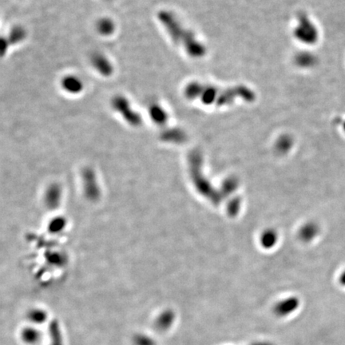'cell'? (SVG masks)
<instances>
[{
  "label": "cell",
  "mask_w": 345,
  "mask_h": 345,
  "mask_svg": "<svg viewBox=\"0 0 345 345\" xmlns=\"http://www.w3.org/2000/svg\"><path fill=\"white\" fill-rule=\"evenodd\" d=\"M149 112L153 120L159 123H163L167 119V114L164 108L157 102L150 104L149 107Z\"/></svg>",
  "instance_id": "obj_12"
},
{
  "label": "cell",
  "mask_w": 345,
  "mask_h": 345,
  "mask_svg": "<svg viewBox=\"0 0 345 345\" xmlns=\"http://www.w3.org/2000/svg\"><path fill=\"white\" fill-rule=\"evenodd\" d=\"M157 19L172 41L182 47L190 57L200 59L205 56L206 48L203 43L197 39L192 31L183 26L171 11L167 10L159 11Z\"/></svg>",
  "instance_id": "obj_2"
},
{
  "label": "cell",
  "mask_w": 345,
  "mask_h": 345,
  "mask_svg": "<svg viewBox=\"0 0 345 345\" xmlns=\"http://www.w3.org/2000/svg\"><path fill=\"white\" fill-rule=\"evenodd\" d=\"M343 128H344V129H345V122H344V125H343Z\"/></svg>",
  "instance_id": "obj_13"
},
{
  "label": "cell",
  "mask_w": 345,
  "mask_h": 345,
  "mask_svg": "<svg viewBox=\"0 0 345 345\" xmlns=\"http://www.w3.org/2000/svg\"><path fill=\"white\" fill-rule=\"evenodd\" d=\"M184 94L187 99H198L205 105L219 107L231 105L236 99L246 102H252L255 99L254 92L246 86L221 88L199 82L189 83L184 90Z\"/></svg>",
  "instance_id": "obj_1"
},
{
  "label": "cell",
  "mask_w": 345,
  "mask_h": 345,
  "mask_svg": "<svg viewBox=\"0 0 345 345\" xmlns=\"http://www.w3.org/2000/svg\"><path fill=\"white\" fill-rule=\"evenodd\" d=\"M296 29V35L298 39L305 43H314L317 39V32L312 22L306 18H301Z\"/></svg>",
  "instance_id": "obj_5"
},
{
  "label": "cell",
  "mask_w": 345,
  "mask_h": 345,
  "mask_svg": "<svg viewBox=\"0 0 345 345\" xmlns=\"http://www.w3.org/2000/svg\"><path fill=\"white\" fill-rule=\"evenodd\" d=\"M91 64L98 73L105 77L111 75L114 71V68L109 59L102 54H94L91 57Z\"/></svg>",
  "instance_id": "obj_7"
},
{
  "label": "cell",
  "mask_w": 345,
  "mask_h": 345,
  "mask_svg": "<svg viewBox=\"0 0 345 345\" xmlns=\"http://www.w3.org/2000/svg\"><path fill=\"white\" fill-rule=\"evenodd\" d=\"M61 87L68 94H75L83 91V83L78 76L67 75L62 79Z\"/></svg>",
  "instance_id": "obj_10"
},
{
  "label": "cell",
  "mask_w": 345,
  "mask_h": 345,
  "mask_svg": "<svg viewBox=\"0 0 345 345\" xmlns=\"http://www.w3.org/2000/svg\"><path fill=\"white\" fill-rule=\"evenodd\" d=\"M111 104H112L113 109H115L117 112L119 113L129 123L136 125L140 122V116L136 111H134L131 105L129 103V100L126 97L117 95L113 98Z\"/></svg>",
  "instance_id": "obj_4"
},
{
  "label": "cell",
  "mask_w": 345,
  "mask_h": 345,
  "mask_svg": "<svg viewBox=\"0 0 345 345\" xmlns=\"http://www.w3.org/2000/svg\"><path fill=\"white\" fill-rule=\"evenodd\" d=\"M96 29L100 35L109 36L115 32V22L108 18H102L97 22Z\"/></svg>",
  "instance_id": "obj_11"
},
{
  "label": "cell",
  "mask_w": 345,
  "mask_h": 345,
  "mask_svg": "<svg viewBox=\"0 0 345 345\" xmlns=\"http://www.w3.org/2000/svg\"><path fill=\"white\" fill-rule=\"evenodd\" d=\"M19 337L25 345H39L43 340V332L39 327L28 325L21 329Z\"/></svg>",
  "instance_id": "obj_6"
},
{
  "label": "cell",
  "mask_w": 345,
  "mask_h": 345,
  "mask_svg": "<svg viewBox=\"0 0 345 345\" xmlns=\"http://www.w3.org/2000/svg\"><path fill=\"white\" fill-rule=\"evenodd\" d=\"M301 301L296 296H288L277 300L273 305V315L281 321L292 320L299 314Z\"/></svg>",
  "instance_id": "obj_3"
},
{
  "label": "cell",
  "mask_w": 345,
  "mask_h": 345,
  "mask_svg": "<svg viewBox=\"0 0 345 345\" xmlns=\"http://www.w3.org/2000/svg\"><path fill=\"white\" fill-rule=\"evenodd\" d=\"M26 318L29 325L36 327L48 324L50 321L48 312L42 308H31L26 312Z\"/></svg>",
  "instance_id": "obj_8"
},
{
  "label": "cell",
  "mask_w": 345,
  "mask_h": 345,
  "mask_svg": "<svg viewBox=\"0 0 345 345\" xmlns=\"http://www.w3.org/2000/svg\"><path fill=\"white\" fill-rule=\"evenodd\" d=\"M48 325V345H65L64 336L59 321L57 319L50 320Z\"/></svg>",
  "instance_id": "obj_9"
}]
</instances>
